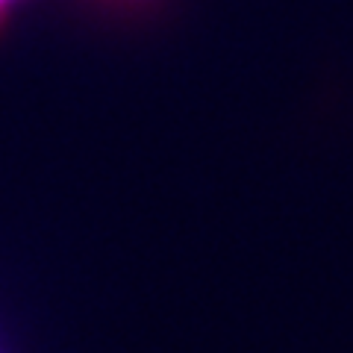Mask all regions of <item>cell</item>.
Here are the masks:
<instances>
[{"label":"cell","instance_id":"6da1fadb","mask_svg":"<svg viewBox=\"0 0 353 353\" xmlns=\"http://www.w3.org/2000/svg\"><path fill=\"white\" fill-rule=\"evenodd\" d=\"M15 0H0V24L6 21V12H9V6H12Z\"/></svg>","mask_w":353,"mask_h":353}]
</instances>
